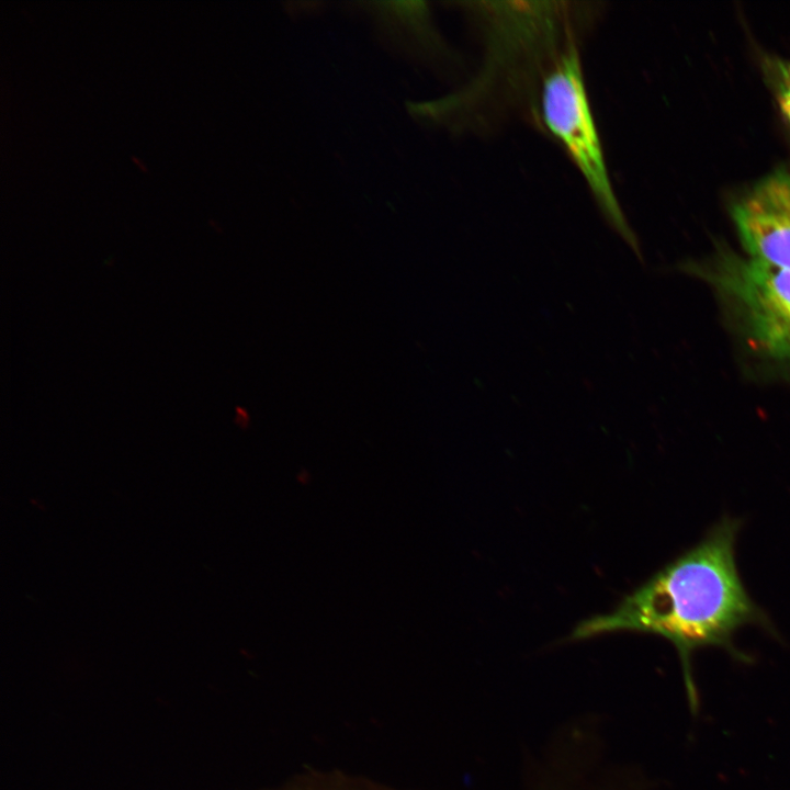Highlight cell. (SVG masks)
Wrapping results in <instances>:
<instances>
[{
  "mask_svg": "<svg viewBox=\"0 0 790 790\" xmlns=\"http://www.w3.org/2000/svg\"><path fill=\"white\" fill-rule=\"evenodd\" d=\"M485 37L484 64L467 98L522 101L539 90L544 76L568 46L577 43L587 10L556 1L472 3Z\"/></svg>",
  "mask_w": 790,
  "mask_h": 790,
  "instance_id": "7a4b0ae2",
  "label": "cell"
},
{
  "mask_svg": "<svg viewBox=\"0 0 790 790\" xmlns=\"http://www.w3.org/2000/svg\"><path fill=\"white\" fill-rule=\"evenodd\" d=\"M681 270L712 291L747 363L765 376L790 381V270L725 245Z\"/></svg>",
  "mask_w": 790,
  "mask_h": 790,
  "instance_id": "3957f363",
  "label": "cell"
},
{
  "mask_svg": "<svg viewBox=\"0 0 790 790\" xmlns=\"http://www.w3.org/2000/svg\"><path fill=\"white\" fill-rule=\"evenodd\" d=\"M741 520L722 517L693 546L627 595L617 607L579 622L569 639L616 632L659 635L677 650L689 693L691 654L707 646H733L738 629L759 625L775 633L767 613L752 599L740 575L735 544Z\"/></svg>",
  "mask_w": 790,
  "mask_h": 790,
  "instance_id": "6da1fadb",
  "label": "cell"
},
{
  "mask_svg": "<svg viewBox=\"0 0 790 790\" xmlns=\"http://www.w3.org/2000/svg\"><path fill=\"white\" fill-rule=\"evenodd\" d=\"M763 61L766 70H770L790 81V60L770 56Z\"/></svg>",
  "mask_w": 790,
  "mask_h": 790,
  "instance_id": "52a82bcc",
  "label": "cell"
},
{
  "mask_svg": "<svg viewBox=\"0 0 790 790\" xmlns=\"http://www.w3.org/2000/svg\"><path fill=\"white\" fill-rule=\"evenodd\" d=\"M765 71L775 92L779 109L790 126V81L770 70L765 69Z\"/></svg>",
  "mask_w": 790,
  "mask_h": 790,
  "instance_id": "8992f818",
  "label": "cell"
},
{
  "mask_svg": "<svg viewBox=\"0 0 790 790\" xmlns=\"http://www.w3.org/2000/svg\"><path fill=\"white\" fill-rule=\"evenodd\" d=\"M730 215L745 255L790 270V173L785 168L740 194Z\"/></svg>",
  "mask_w": 790,
  "mask_h": 790,
  "instance_id": "5b68a950",
  "label": "cell"
},
{
  "mask_svg": "<svg viewBox=\"0 0 790 790\" xmlns=\"http://www.w3.org/2000/svg\"><path fill=\"white\" fill-rule=\"evenodd\" d=\"M538 113L544 128L579 170L606 219L639 253L635 235L628 225L609 177L577 43L568 46L544 76L538 95Z\"/></svg>",
  "mask_w": 790,
  "mask_h": 790,
  "instance_id": "277c9868",
  "label": "cell"
}]
</instances>
